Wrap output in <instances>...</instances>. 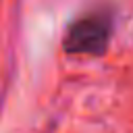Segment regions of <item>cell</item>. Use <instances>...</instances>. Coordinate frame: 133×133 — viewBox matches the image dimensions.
Instances as JSON below:
<instances>
[{"instance_id": "cell-1", "label": "cell", "mask_w": 133, "mask_h": 133, "mask_svg": "<svg viewBox=\"0 0 133 133\" xmlns=\"http://www.w3.org/2000/svg\"><path fill=\"white\" fill-rule=\"evenodd\" d=\"M114 33V8L108 4L94 6L69 23L62 35V50L66 54L102 56Z\"/></svg>"}]
</instances>
